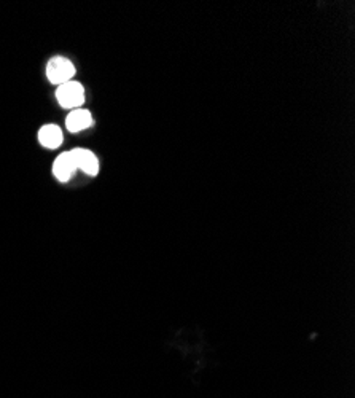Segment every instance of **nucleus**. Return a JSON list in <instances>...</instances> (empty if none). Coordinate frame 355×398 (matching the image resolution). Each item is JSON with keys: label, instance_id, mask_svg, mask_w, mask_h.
Instances as JSON below:
<instances>
[{"label": "nucleus", "instance_id": "obj_5", "mask_svg": "<svg viewBox=\"0 0 355 398\" xmlns=\"http://www.w3.org/2000/svg\"><path fill=\"white\" fill-rule=\"evenodd\" d=\"M93 115L90 111L86 108H75V111H71V113L67 115L66 118V128L69 129L71 133L77 134L85 131V129L93 126Z\"/></svg>", "mask_w": 355, "mask_h": 398}, {"label": "nucleus", "instance_id": "obj_3", "mask_svg": "<svg viewBox=\"0 0 355 398\" xmlns=\"http://www.w3.org/2000/svg\"><path fill=\"white\" fill-rule=\"evenodd\" d=\"M51 170H53V175L56 177L59 182H63V183L69 182L72 175L78 170L77 163H75V160H73L72 152L61 153L56 158V160H54Z\"/></svg>", "mask_w": 355, "mask_h": 398}, {"label": "nucleus", "instance_id": "obj_6", "mask_svg": "<svg viewBox=\"0 0 355 398\" xmlns=\"http://www.w3.org/2000/svg\"><path fill=\"white\" fill-rule=\"evenodd\" d=\"M38 142L45 148H58L63 146L64 134L63 129L56 125H45L38 129Z\"/></svg>", "mask_w": 355, "mask_h": 398}, {"label": "nucleus", "instance_id": "obj_1", "mask_svg": "<svg viewBox=\"0 0 355 398\" xmlns=\"http://www.w3.org/2000/svg\"><path fill=\"white\" fill-rule=\"evenodd\" d=\"M56 101L63 108H69V111H75V108H81L85 104V88L81 83L75 80L67 81L58 86L56 91Z\"/></svg>", "mask_w": 355, "mask_h": 398}, {"label": "nucleus", "instance_id": "obj_4", "mask_svg": "<svg viewBox=\"0 0 355 398\" xmlns=\"http://www.w3.org/2000/svg\"><path fill=\"white\" fill-rule=\"evenodd\" d=\"M73 155V160L77 163V168L80 170H83L86 175H98L99 174V160L96 158V155L91 150L86 148H73L71 150Z\"/></svg>", "mask_w": 355, "mask_h": 398}, {"label": "nucleus", "instance_id": "obj_2", "mask_svg": "<svg viewBox=\"0 0 355 398\" xmlns=\"http://www.w3.org/2000/svg\"><path fill=\"white\" fill-rule=\"evenodd\" d=\"M75 66L71 59L64 56H54L46 64V78L54 85H63L73 80Z\"/></svg>", "mask_w": 355, "mask_h": 398}]
</instances>
